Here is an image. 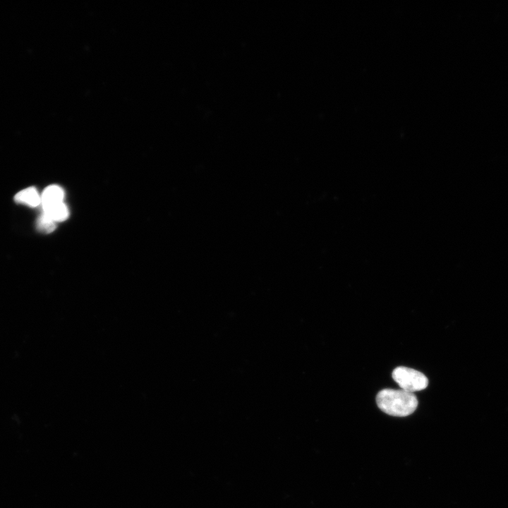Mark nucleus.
I'll return each mask as SVG.
<instances>
[{
    "label": "nucleus",
    "instance_id": "obj_1",
    "mask_svg": "<svg viewBox=\"0 0 508 508\" xmlns=\"http://www.w3.org/2000/svg\"><path fill=\"white\" fill-rule=\"evenodd\" d=\"M376 402L385 413L404 417L413 413L418 406V399L413 393L403 389H385L378 392Z\"/></svg>",
    "mask_w": 508,
    "mask_h": 508
},
{
    "label": "nucleus",
    "instance_id": "obj_2",
    "mask_svg": "<svg viewBox=\"0 0 508 508\" xmlns=\"http://www.w3.org/2000/svg\"><path fill=\"white\" fill-rule=\"evenodd\" d=\"M392 376L401 389L411 393L424 389L428 385V380L423 373L407 367L396 368Z\"/></svg>",
    "mask_w": 508,
    "mask_h": 508
},
{
    "label": "nucleus",
    "instance_id": "obj_3",
    "mask_svg": "<svg viewBox=\"0 0 508 508\" xmlns=\"http://www.w3.org/2000/svg\"><path fill=\"white\" fill-rule=\"evenodd\" d=\"M64 193L59 186L52 185L47 187L41 195L43 207L63 202Z\"/></svg>",
    "mask_w": 508,
    "mask_h": 508
},
{
    "label": "nucleus",
    "instance_id": "obj_4",
    "mask_svg": "<svg viewBox=\"0 0 508 508\" xmlns=\"http://www.w3.org/2000/svg\"><path fill=\"white\" fill-rule=\"evenodd\" d=\"M15 201L34 207L41 203V196L34 187H29L18 192L14 197Z\"/></svg>",
    "mask_w": 508,
    "mask_h": 508
},
{
    "label": "nucleus",
    "instance_id": "obj_5",
    "mask_svg": "<svg viewBox=\"0 0 508 508\" xmlns=\"http://www.w3.org/2000/svg\"><path fill=\"white\" fill-rule=\"evenodd\" d=\"M43 213L55 222L64 221L68 217V210L64 202L44 207Z\"/></svg>",
    "mask_w": 508,
    "mask_h": 508
},
{
    "label": "nucleus",
    "instance_id": "obj_6",
    "mask_svg": "<svg viewBox=\"0 0 508 508\" xmlns=\"http://www.w3.org/2000/svg\"><path fill=\"white\" fill-rule=\"evenodd\" d=\"M37 229L43 233H51L56 229L55 222L42 213L37 220Z\"/></svg>",
    "mask_w": 508,
    "mask_h": 508
}]
</instances>
